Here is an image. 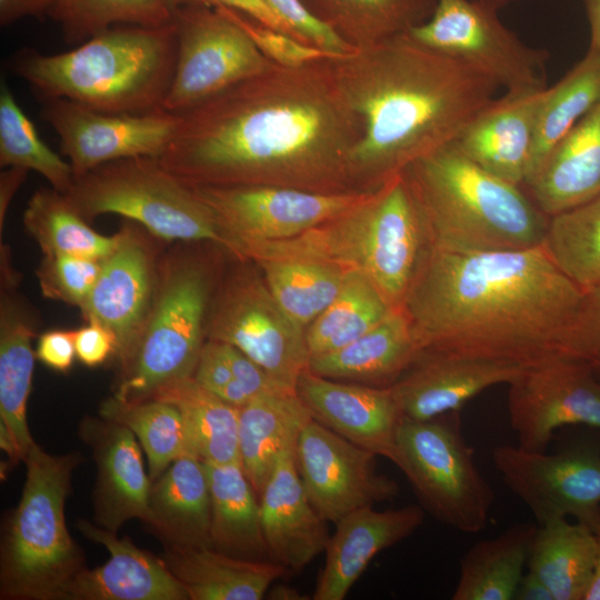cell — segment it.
<instances>
[{
  "instance_id": "cell-62",
  "label": "cell",
  "mask_w": 600,
  "mask_h": 600,
  "mask_svg": "<svg viewBox=\"0 0 600 600\" xmlns=\"http://www.w3.org/2000/svg\"><path fill=\"white\" fill-rule=\"evenodd\" d=\"M476 1L500 9L503 6H507L512 2L521 1V0H476Z\"/></svg>"
},
{
  "instance_id": "cell-56",
  "label": "cell",
  "mask_w": 600,
  "mask_h": 600,
  "mask_svg": "<svg viewBox=\"0 0 600 600\" xmlns=\"http://www.w3.org/2000/svg\"><path fill=\"white\" fill-rule=\"evenodd\" d=\"M29 170L19 167H8L0 177V220L1 226L8 206L19 186L23 182Z\"/></svg>"
},
{
  "instance_id": "cell-1",
  "label": "cell",
  "mask_w": 600,
  "mask_h": 600,
  "mask_svg": "<svg viewBox=\"0 0 600 600\" xmlns=\"http://www.w3.org/2000/svg\"><path fill=\"white\" fill-rule=\"evenodd\" d=\"M179 116L176 134L156 159L190 187L357 191L350 156L360 123L328 60L274 64Z\"/></svg>"
},
{
  "instance_id": "cell-43",
  "label": "cell",
  "mask_w": 600,
  "mask_h": 600,
  "mask_svg": "<svg viewBox=\"0 0 600 600\" xmlns=\"http://www.w3.org/2000/svg\"><path fill=\"white\" fill-rule=\"evenodd\" d=\"M542 246L581 289L600 283V196L550 216Z\"/></svg>"
},
{
  "instance_id": "cell-54",
  "label": "cell",
  "mask_w": 600,
  "mask_h": 600,
  "mask_svg": "<svg viewBox=\"0 0 600 600\" xmlns=\"http://www.w3.org/2000/svg\"><path fill=\"white\" fill-rule=\"evenodd\" d=\"M218 7H227L236 10L256 22L268 28L281 31L291 37L293 34L281 21L277 13L270 8L266 0H214ZM294 38V37H293Z\"/></svg>"
},
{
  "instance_id": "cell-47",
  "label": "cell",
  "mask_w": 600,
  "mask_h": 600,
  "mask_svg": "<svg viewBox=\"0 0 600 600\" xmlns=\"http://www.w3.org/2000/svg\"><path fill=\"white\" fill-rule=\"evenodd\" d=\"M221 7L250 36L259 50L278 66L296 68L340 57L262 26L236 10Z\"/></svg>"
},
{
  "instance_id": "cell-32",
  "label": "cell",
  "mask_w": 600,
  "mask_h": 600,
  "mask_svg": "<svg viewBox=\"0 0 600 600\" xmlns=\"http://www.w3.org/2000/svg\"><path fill=\"white\" fill-rule=\"evenodd\" d=\"M34 329L22 309L2 299L0 316V442L12 462L24 461L34 443L27 422L32 387Z\"/></svg>"
},
{
  "instance_id": "cell-26",
  "label": "cell",
  "mask_w": 600,
  "mask_h": 600,
  "mask_svg": "<svg viewBox=\"0 0 600 600\" xmlns=\"http://www.w3.org/2000/svg\"><path fill=\"white\" fill-rule=\"evenodd\" d=\"M270 560L299 572L326 551L330 536L300 479L294 450L277 462L258 496Z\"/></svg>"
},
{
  "instance_id": "cell-13",
  "label": "cell",
  "mask_w": 600,
  "mask_h": 600,
  "mask_svg": "<svg viewBox=\"0 0 600 600\" xmlns=\"http://www.w3.org/2000/svg\"><path fill=\"white\" fill-rule=\"evenodd\" d=\"M206 336L239 349L282 386L297 390L308 370L306 330L279 306L264 279L233 277L209 307Z\"/></svg>"
},
{
  "instance_id": "cell-61",
  "label": "cell",
  "mask_w": 600,
  "mask_h": 600,
  "mask_svg": "<svg viewBox=\"0 0 600 600\" xmlns=\"http://www.w3.org/2000/svg\"><path fill=\"white\" fill-rule=\"evenodd\" d=\"M171 11L190 4H203L209 7H218L214 0H164Z\"/></svg>"
},
{
  "instance_id": "cell-39",
  "label": "cell",
  "mask_w": 600,
  "mask_h": 600,
  "mask_svg": "<svg viewBox=\"0 0 600 600\" xmlns=\"http://www.w3.org/2000/svg\"><path fill=\"white\" fill-rule=\"evenodd\" d=\"M276 301L304 330L331 304L347 273L339 266L308 259L254 261Z\"/></svg>"
},
{
  "instance_id": "cell-45",
  "label": "cell",
  "mask_w": 600,
  "mask_h": 600,
  "mask_svg": "<svg viewBox=\"0 0 600 600\" xmlns=\"http://www.w3.org/2000/svg\"><path fill=\"white\" fill-rule=\"evenodd\" d=\"M69 44L118 24L164 26L173 20L164 0H54L49 12Z\"/></svg>"
},
{
  "instance_id": "cell-28",
  "label": "cell",
  "mask_w": 600,
  "mask_h": 600,
  "mask_svg": "<svg viewBox=\"0 0 600 600\" xmlns=\"http://www.w3.org/2000/svg\"><path fill=\"white\" fill-rule=\"evenodd\" d=\"M524 189L548 217L600 196V100L551 150Z\"/></svg>"
},
{
  "instance_id": "cell-31",
  "label": "cell",
  "mask_w": 600,
  "mask_h": 600,
  "mask_svg": "<svg viewBox=\"0 0 600 600\" xmlns=\"http://www.w3.org/2000/svg\"><path fill=\"white\" fill-rule=\"evenodd\" d=\"M311 419L308 407L292 390L262 393L239 408L240 463L257 496L278 460L296 449Z\"/></svg>"
},
{
  "instance_id": "cell-41",
  "label": "cell",
  "mask_w": 600,
  "mask_h": 600,
  "mask_svg": "<svg viewBox=\"0 0 600 600\" xmlns=\"http://www.w3.org/2000/svg\"><path fill=\"white\" fill-rule=\"evenodd\" d=\"M394 310L362 272L350 270L331 304L306 329L310 357L354 341Z\"/></svg>"
},
{
  "instance_id": "cell-36",
  "label": "cell",
  "mask_w": 600,
  "mask_h": 600,
  "mask_svg": "<svg viewBox=\"0 0 600 600\" xmlns=\"http://www.w3.org/2000/svg\"><path fill=\"white\" fill-rule=\"evenodd\" d=\"M148 399L170 403L181 412L201 461L240 463L239 408L200 386L193 377L168 382Z\"/></svg>"
},
{
  "instance_id": "cell-33",
  "label": "cell",
  "mask_w": 600,
  "mask_h": 600,
  "mask_svg": "<svg viewBox=\"0 0 600 600\" xmlns=\"http://www.w3.org/2000/svg\"><path fill=\"white\" fill-rule=\"evenodd\" d=\"M210 491V544L233 557L270 560L259 498L241 463L203 462Z\"/></svg>"
},
{
  "instance_id": "cell-20",
  "label": "cell",
  "mask_w": 600,
  "mask_h": 600,
  "mask_svg": "<svg viewBox=\"0 0 600 600\" xmlns=\"http://www.w3.org/2000/svg\"><path fill=\"white\" fill-rule=\"evenodd\" d=\"M130 228L101 261L98 279L80 308L88 321L108 327L117 338L122 368L132 358L152 307L153 263L146 244Z\"/></svg>"
},
{
  "instance_id": "cell-37",
  "label": "cell",
  "mask_w": 600,
  "mask_h": 600,
  "mask_svg": "<svg viewBox=\"0 0 600 600\" xmlns=\"http://www.w3.org/2000/svg\"><path fill=\"white\" fill-rule=\"evenodd\" d=\"M600 100V51L587 53L553 86L547 87L523 188L537 176L560 140Z\"/></svg>"
},
{
  "instance_id": "cell-38",
  "label": "cell",
  "mask_w": 600,
  "mask_h": 600,
  "mask_svg": "<svg viewBox=\"0 0 600 600\" xmlns=\"http://www.w3.org/2000/svg\"><path fill=\"white\" fill-rule=\"evenodd\" d=\"M354 49L404 33L424 22L437 0H302Z\"/></svg>"
},
{
  "instance_id": "cell-42",
  "label": "cell",
  "mask_w": 600,
  "mask_h": 600,
  "mask_svg": "<svg viewBox=\"0 0 600 600\" xmlns=\"http://www.w3.org/2000/svg\"><path fill=\"white\" fill-rule=\"evenodd\" d=\"M100 416L134 433L147 454L151 481L174 460L198 458L181 412L170 403L154 399L122 403L111 397L101 404Z\"/></svg>"
},
{
  "instance_id": "cell-3",
  "label": "cell",
  "mask_w": 600,
  "mask_h": 600,
  "mask_svg": "<svg viewBox=\"0 0 600 600\" xmlns=\"http://www.w3.org/2000/svg\"><path fill=\"white\" fill-rule=\"evenodd\" d=\"M360 123L350 156L358 191H372L456 141L500 90L464 63L407 32L328 60Z\"/></svg>"
},
{
  "instance_id": "cell-60",
  "label": "cell",
  "mask_w": 600,
  "mask_h": 600,
  "mask_svg": "<svg viewBox=\"0 0 600 600\" xmlns=\"http://www.w3.org/2000/svg\"><path fill=\"white\" fill-rule=\"evenodd\" d=\"M270 596H271L270 597L271 599H281V600L302 599V597H300V593L296 589H292L287 586H277L276 588L272 589Z\"/></svg>"
},
{
  "instance_id": "cell-25",
  "label": "cell",
  "mask_w": 600,
  "mask_h": 600,
  "mask_svg": "<svg viewBox=\"0 0 600 600\" xmlns=\"http://www.w3.org/2000/svg\"><path fill=\"white\" fill-rule=\"evenodd\" d=\"M421 506L379 511L354 510L336 523L326 548V562L314 600H343L373 558L411 536L423 522Z\"/></svg>"
},
{
  "instance_id": "cell-52",
  "label": "cell",
  "mask_w": 600,
  "mask_h": 600,
  "mask_svg": "<svg viewBox=\"0 0 600 600\" xmlns=\"http://www.w3.org/2000/svg\"><path fill=\"white\" fill-rule=\"evenodd\" d=\"M87 326L74 330L77 358L88 367L102 364L117 351V338L106 326L97 321H88Z\"/></svg>"
},
{
  "instance_id": "cell-50",
  "label": "cell",
  "mask_w": 600,
  "mask_h": 600,
  "mask_svg": "<svg viewBox=\"0 0 600 600\" xmlns=\"http://www.w3.org/2000/svg\"><path fill=\"white\" fill-rule=\"evenodd\" d=\"M227 349L232 370V380L216 393L226 402L236 408H241L262 393L292 390L279 383L261 366L239 349L228 343Z\"/></svg>"
},
{
  "instance_id": "cell-55",
  "label": "cell",
  "mask_w": 600,
  "mask_h": 600,
  "mask_svg": "<svg viewBox=\"0 0 600 600\" xmlns=\"http://www.w3.org/2000/svg\"><path fill=\"white\" fill-rule=\"evenodd\" d=\"M54 0H0V24L7 27L27 17L49 16Z\"/></svg>"
},
{
  "instance_id": "cell-9",
  "label": "cell",
  "mask_w": 600,
  "mask_h": 600,
  "mask_svg": "<svg viewBox=\"0 0 600 600\" xmlns=\"http://www.w3.org/2000/svg\"><path fill=\"white\" fill-rule=\"evenodd\" d=\"M394 464L439 522L463 533L487 527L494 494L463 436L460 411L423 421L404 418Z\"/></svg>"
},
{
  "instance_id": "cell-48",
  "label": "cell",
  "mask_w": 600,
  "mask_h": 600,
  "mask_svg": "<svg viewBox=\"0 0 600 600\" xmlns=\"http://www.w3.org/2000/svg\"><path fill=\"white\" fill-rule=\"evenodd\" d=\"M266 1L296 39L336 56H343L356 50L317 18L302 0Z\"/></svg>"
},
{
  "instance_id": "cell-10",
  "label": "cell",
  "mask_w": 600,
  "mask_h": 600,
  "mask_svg": "<svg viewBox=\"0 0 600 600\" xmlns=\"http://www.w3.org/2000/svg\"><path fill=\"white\" fill-rule=\"evenodd\" d=\"M210 287L209 273L200 263L170 264L114 400L143 401L159 387L193 376L204 344Z\"/></svg>"
},
{
  "instance_id": "cell-15",
  "label": "cell",
  "mask_w": 600,
  "mask_h": 600,
  "mask_svg": "<svg viewBox=\"0 0 600 600\" xmlns=\"http://www.w3.org/2000/svg\"><path fill=\"white\" fill-rule=\"evenodd\" d=\"M503 483L538 526L569 517L596 531L600 522V453L574 448L556 453L502 444L492 451Z\"/></svg>"
},
{
  "instance_id": "cell-8",
  "label": "cell",
  "mask_w": 600,
  "mask_h": 600,
  "mask_svg": "<svg viewBox=\"0 0 600 600\" xmlns=\"http://www.w3.org/2000/svg\"><path fill=\"white\" fill-rule=\"evenodd\" d=\"M84 218L116 213L168 241H211L229 250L212 212L151 157L121 159L74 179L64 194Z\"/></svg>"
},
{
  "instance_id": "cell-23",
  "label": "cell",
  "mask_w": 600,
  "mask_h": 600,
  "mask_svg": "<svg viewBox=\"0 0 600 600\" xmlns=\"http://www.w3.org/2000/svg\"><path fill=\"white\" fill-rule=\"evenodd\" d=\"M526 368L423 351L392 389L404 418L423 421L460 411L490 387L509 384Z\"/></svg>"
},
{
  "instance_id": "cell-49",
  "label": "cell",
  "mask_w": 600,
  "mask_h": 600,
  "mask_svg": "<svg viewBox=\"0 0 600 600\" xmlns=\"http://www.w3.org/2000/svg\"><path fill=\"white\" fill-rule=\"evenodd\" d=\"M564 356L593 364L600 358V283L582 289Z\"/></svg>"
},
{
  "instance_id": "cell-57",
  "label": "cell",
  "mask_w": 600,
  "mask_h": 600,
  "mask_svg": "<svg viewBox=\"0 0 600 600\" xmlns=\"http://www.w3.org/2000/svg\"><path fill=\"white\" fill-rule=\"evenodd\" d=\"M514 600H553L547 586L532 572L522 576Z\"/></svg>"
},
{
  "instance_id": "cell-16",
  "label": "cell",
  "mask_w": 600,
  "mask_h": 600,
  "mask_svg": "<svg viewBox=\"0 0 600 600\" xmlns=\"http://www.w3.org/2000/svg\"><path fill=\"white\" fill-rule=\"evenodd\" d=\"M586 361L558 357L527 367L509 386L508 413L518 446L546 451L570 424L600 429V380Z\"/></svg>"
},
{
  "instance_id": "cell-11",
  "label": "cell",
  "mask_w": 600,
  "mask_h": 600,
  "mask_svg": "<svg viewBox=\"0 0 600 600\" xmlns=\"http://www.w3.org/2000/svg\"><path fill=\"white\" fill-rule=\"evenodd\" d=\"M498 10L476 0H437L431 16L407 33L504 91L547 87L548 52L524 43L502 22Z\"/></svg>"
},
{
  "instance_id": "cell-53",
  "label": "cell",
  "mask_w": 600,
  "mask_h": 600,
  "mask_svg": "<svg viewBox=\"0 0 600 600\" xmlns=\"http://www.w3.org/2000/svg\"><path fill=\"white\" fill-rule=\"evenodd\" d=\"M36 357L49 368L66 372L76 357L73 331L52 330L39 337Z\"/></svg>"
},
{
  "instance_id": "cell-40",
  "label": "cell",
  "mask_w": 600,
  "mask_h": 600,
  "mask_svg": "<svg viewBox=\"0 0 600 600\" xmlns=\"http://www.w3.org/2000/svg\"><path fill=\"white\" fill-rule=\"evenodd\" d=\"M23 223L44 256L103 260L120 241V232L108 237L94 231L66 196L54 189L39 190L31 197Z\"/></svg>"
},
{
  "instance_id": "cell-34",
  "label": "cell",
  "mask_w": 600,
  "mask_h": 600,
  "mask_svg": "<svg viewBox=\"0 0 600 600\" xmlns=\"http://www.w3.org/2000/svg\"><path fill=\"white\" fill-rule=\"evenodd\" d=\"M597 563L594 531L580 522L560 519L538 526L527 568L547 586L553 600H584Z\"/></svg>"
},
{
  "instance_id": "cell-59",
  "label": "cell",
  "mask_w": 600,
  "mask_h": 600,
  "mask_svg": "<svg viewBox=\"0 0 600 600\" xmlns=\"http://www.w3.org/2000/svg\"><path fill=\"white\" fill-rule=\"evenodd\" d=\"M594 533L597 537V544H598V563H597L593 582L584 600H600V522Z\"/></svg>"
},
{
  "instance_id": "cell-6",
  "label": "cell",
  "mask_w": 600,
  "mask_h": 600,
  "mask_svg": "<svg viewBox=\"0 0 600 600\" xmlns=\"http://www.w3.org/2000/svg\"><path fill=\"white\" fill-rule=\"evenodd\" d=\"M404 173L432 248L464 253L543 243L549 217L526 189L482 169L453 142L417 160Z\"/></svg>"
},
{
  "instance_id": "cell-22",
  "label": "cell",
  "mask_w": 600,
  "mask_h": 600,
  "mask_svg": "<svg viewBox=\"0 0 600 600\" xmlns=\"http://www.w3.org/2000/svg\"><path fill=\"white\" fill-rule=\"evenodd\" d=\"M547 87L504 91L482 108L453 142L488 172L523 187Z\"/></svg>"
},
{
  "instance_id": "cell-2",
  "label": "cell",
  "mask_w": 600,
  "mask_h": 600,
  "mask_svg": "<svg viewBox=\"0 0 600 600\" xmlns=\"http://www.w3.org/2000/svg\"><path fill=\"white\" fill-rule=\"evenodd\" d=\"M582 289L543 246L430 248L403 310L424 351L531 367L564 356Z\"/></svg>"
},
{
  "instance_id": "cell-7",
  "label": "cell",
  "mask_w": 600,
  "mask_h": 600,
  "mask_svg": "<svg viewBox=\"0 0 600 600\" xmlns=\"http://www.w3.org/2000/svg\"><path fill=\"white\" fill-rule=\"evenodd\" d=\"M80 452L52 454L33 443L26 457L21 499L1 540V600H62L74 577L87 568L71 538L64 506Z\"/></svg>"
},
{
  "instance_id": "cell-24",
  "label": "cell",
  "mask_w": 600,
  "mask_h": 600,
  "mask_svg": "<svg viewBox=\"0 0 600 600\" xmlns=\"http://www.w3.org/2000/svg\"><path fill=\"white\" fill-rule=\"evenodd\" d=\"M77 526L87 539L103 546L110 558L100 567L79 572L62 600H189L161 557L87 520Z\"/></svg>"
},
{
  "instance_id": "cell-51",
  "label": "cell",
  "mask_w": 600,
  "mask_h": 600,
  "mask_svg": "<svg viewBox=\"0 0 600 600\" xmlns=\"http://www.w3.org/2000/svg\"><path fill=\"white\" fill-rule=\"evenodd\" d=\"M192 377L214 393L228 384L232 380V370L227 343L211 339L204 342Z\"/></svg>"
},
{
  "instance_id": "cell-12",
  "label": "cell",
  "mask_w": 600,
  "mask_h": 600,
  "mask_svg": "<svg viewBox=\"0 0 600 600\" xmlns=\"http://www.w3.org/2000/svg\"><path fill=\"white\" fill-rule=\"evenodd\" d=\"M172 16L177 61L162 106L168 112L182 114L276 64L222 7L190 4Z\"/></svg>"
},
{
  "instance_id": "cell-58",
  "label": "cell",
  "mask_w": 600,
  "mask_h": 600,
  "mask_svg": "<svg viewBox=\"0 0 600 600\" xmlns=\"http://www.w3.org/2000/svg\"><path fill=\"white\" fill-rule=\"evenodd\" d=\"M590 29V48L600 51V0H583Z\"/></svg>"
},
{
  "instance_id": "cell-21",
  "label": "cell",
  "mask_w": 600,
  "mask_h": 600,
  "mask_svg": "<svg viewBox=\"0 0 600 600\" xmlns=\"http://www.w3.org/2000/svg\"><path fill=\"white\" fill-rule=\"evenodd\" d=\"M79 433L90 447L97 464L94 523L118 532L128 520L140 519L144 522L152 481L146 472L134 433L103 417L84 418Z\"/></svg>"
},
{
  "instance_id": "cell-18",
  "label": "cell",
  "mask_w": 600,
  "mask_h": 600,
  "mask_svg": "<svg viewBox=\"0 0 600 600\" xmlns=\"http://www.w3.org/2000/svg\"><path fill=\"white\" fill-rule=\"evenodd\" d=\"M376 454L313 418L296 443L297 469L307 496L328 522L393 499L398 484L376 469Z\"/></svg>"
},
{
  "instance_id": "cell-19",
  "label": "cell",
  "mask_w": 600,
  "mask_h": 600,
  "mask_svg": "<svg viewBox=\"0 0 600 600\" xmlns=\"http://www.w3.org/2000/svg\"><path fill=\"white\" fill-rule=\"evenodd\" d=\"M297 393L314 420L392 463L404 419L392 387H372L302 373Z\"/></svg>"
},
{
  "instance_id": "cell-35",
  "label": "cell",
  "mask_w": 600,
  "mask_h": 600,
  "mask_svg": "<svg viewBox=\"0 0 600 600\" xmlns=\"http://www.w3.org/2000/svg\"><path fill=\"white\" fill-rule=\"evenodd\" d=\"M538 526L521 522L476 542L460 559L452 600H513Z\"/></svg>"
},
{
  "instance_id": "cell-14",
  "label": "cell",
  "mask_w": 600,
  "mask_h": 600,
  "mask_svg": "<svg viewBox=\"0 0 600 600\" xmlns=\"http://www.w3.org/2000/svg\"><path fill=\"white\" fill-rule=\"evenodd\" d=\"M236 253L244 243L290 239L347 211L370 191L326 193L278 186L193 187Z\"/></svg>"
},
{
  "instance_id": "cell-44",
  "label": "cell",
  "mask_w": 600,
  "mask_h": 600,
  "mask_svg": "<svg viewBox=\"0 0 600 600\" xmlns=\"http://www.w3.org/2000/svg\"><path fill=\"white\" fill-rule=\"evenodd\" d=\"M0 166L33 170L43 176L52 189L63 194L74 183L70 162L42 141L6 83L1 84L0 90Z\"/></svg>"
},
{
  "instance_id": "cell-46",
  "label": "cell",
  "mask_w": 600,
  "mask_h": 600,
  "mask_svg": "<svg viewBox=\"0 0 600 600\" xmlns=\"http://www.w3.org/2000/svg\"><path fill=\"white\" fill-rule=\"evenodd\" d=\"M101 261L68 254L44 256L38 271L43 294L81 308L98 279Z\"/></svg>"
},
{
  "instance_id": "cell-29",
  "label": "cell",
  "mask_w": 600,
  "mask_h": 600,
  "mask_svg": "<svg viewBox=\"0 0 600 600\" xmlns=\"http://www.w3.org/2000/svg\"><path fill=\"white\" fill-rule=\"evenodd\" d=\"M161 557L189 600H260L287 569L272 560L230 556L210 546H163Z\"/></svg>"
},
{
  "instance_id": "cell-63",
  "label": "cell",
  "mask_w": 600,
  "mask_h": 600,
  "mask_svg": "<svg viewBox=\"0 0 600 600\" xmlns=\"http://www.w3.org/2000/svg\"><path fill=\"white\" fill-rule=\"evenodd\" d=\"M596 371L600 374V358L592 364Z\"/></svg>"
},
{
  "instance_id": "cell-4",
  "label": "cell",
  "mask_w": 600,
  "mask_h": 600,
  "mask_svg": "<svg viewBox=\"0 0 600 600\" xmlns=\"http://www.w3.org/2000/svg\"><path fill=\"white\" fill-rule=\"evenodd\" d=\"M430 248L421 207L403 171L327 222L290 239L241 244L234 254L252 261L308 259L360 271L392 309H402Z\"/></svg>"
},
{
  "instance_id": "cell-30",
  "label": "cell",
  "mask_w": 600,
  "mask_h": 600,
  "mask_svg": "<svg viewBox=\"0 0 600 600\" xmlns=\"http://www.w3.org/2000/svg\"><path fill=\"white\" fill-rule=\"evenodd\" d=\"M210 491L203 461L181 457L151 482L147 527L163 546H210Z\"/></svg>"
},
{
  "instance_id": "cell-27",
  "label": "cell",
  "mask_w": 600,
  "mask_h": 600,
  "mask_svg": "<svg viewBox=\"0 0 600 600\" xmlns=\"http://www.w3.org/2000/svg\"><path fill=\"white\" fill-rule=\"evenodd\" d=\"M403 309H394L371 330L347 346L310 357L317 376L372 387H392L423 352Z\"/></svg>"
},
{
  "instance_id": "cell-5",
  "label": "cell",
  "mask_w": 600,
  "mask_h": 600,
  "mask_svg": "<svg viewBox=\"0 0 600 600\" xmlns=\"http://www.w3.org/2000/svg\"><path fill=\"white\" fill-rule=\"evenodd\" d=\"M177 61L172 22L118 24L74 49L43 54L19 51L11 68L43 99H68L108 113L162 109Z\"/></svg>"
},
{
  "instance_id": "cell-17",
  "label": "cell",
  "mask_w": 600,
  "mask_h": 600,
  "mask_svg": "<svg viewBox=\"0 0 600 600\" xmlns=\"http://www.w3.org/2000/svg\"><path fill=\"white\" fill-rule=\"evenodd\" d=\"M41 118L60 139L74 179L121 159L158 158L180 123V116L163 109L144 113H108L78 102L43 99Z\"/></svg>"
}]
</instances>
